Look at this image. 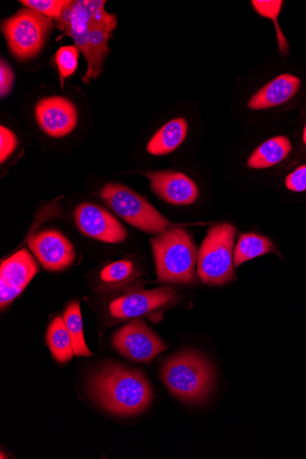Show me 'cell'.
I'll list each match as a JSON object with an SVG mask.
<instances>
[{
    "label": "cell",
    "instance_id": "cell-1",
    "mask_svg": "<svg viewBox=\"0 0 306 459\" xmlns=\"http://www.w3.org/2000/svg\"><path fill=\"white\" fill-rule=\"evenodd\" d=\"M106 4L105 0H73L56 21L57 28L74 39L86 60L83 83H90L101 74L110 53L109 43L117 28V19L105 10Z\"/></svg>",
    "mask_w": 306,
    "mask_h": 459
},
{
    "label": "cell",
    "instance_id": "cell-2",
    "mask_svg": "<svg viewBox=\"0 0 306 459\" xmlns=\"http://www.w3.org/2000/svg\"><path fill=\"white\" fill-rule=\"evenodd\" d=\"M94 399L108 411L133 416L145 411L153 399L144 373L119 363H107L91 379Z\"/></svg>",
    "mask_w": 306,
    "mask_h": 459
},
{
    "label": "cell",
    "instance_id": "cell-3",
    "mask_svg": "<svg viewBox=\"0 0 306 459\" xmlns=\"http://www.w3.org/2000/svg\"><path fill=\"white\" fill-rule=\"evenodd\" d=\"M158 281L189 284L197 281L198 250L189 233L177 226L151 239Z\"/></svg>",
    "mask_w": 306,
    "mask_h": 459
},
{
    "label": "cell",
    "instance_id": "cell-4",
    "mask_svg": "<svg viewBox=\"0 0 306 459\" xmlns=\"http://www.w3.org/2000/svg\"><path fill=\"white\" fill-rule=\"evenodd\" d=\"M161 377L173 396L190 403L204 402L214 382L210 362L203 355L191 351L168 359L162 368Z\"/></svg>",
    "mask_w": 306,
    "mask_h": 459
},
{
    "label": "cell",
    "instance_id": "cell-5",
    "mask_svg": "<svg viewBox=\"0 0 306 459\" xmlns=\"http://www.w3.org/2000/svg\"><path fill=\"white\" fill-rule=\"evenodd\" d=\"M236 228L231 223L209 229L198 252L197 274L207 285H223L236 279L234 245Z\"/></svg>",
    "mask_w": 306,
    "mask_h": 459
},
{
    "label": "cell",
    "instance_id": "cell-6",
    "mask_svg": "<svg viewBox=\"0 0 306 459\" xmlns=\"http://www.w3.org/2000/svg\"><path fill=\"white\" fill-rule=\"evenodd\" d=\"M101 198L127 224L149 234H162L174 227L156 208L134 190L119 184H109Z\"/></svg>",
    "mask_w": 306,
    "mask_h": 459
},
{
    "label": "cell",
    "instance_id": "cell-7",
    "mask_svg": "<svg viewBox=\"0 0 306 459\" xmlns=\"http://www.w3.org/2000/svg\"><path fill=\"white\" fill-rule=\"evenodd\" d=\"M53 28L51 19L27 8L4 21L2 25L9 49L20 61L35 57L45 47Z\"/></svg>",
    "mask_w": 306,
    "mask_h": 459
},
{
    "label": "cell",
    "instance_id": "cell-8",
    "mask_svg": "<svg viewBox=\"0 0 306 459\" xmlns=\"http://www.w3.org/2000/svg\"><path fill=\"white\" fill-rule=\"evenodd\" d=\"M179 302L177 290L171 287H159L153 290H129L112 300L109 310L118 321L149 316L152 320L160 318V313Z\"/></svg>",
    "mask_w": 306,
    "mask_h": 459
},
{
    "label": "cell",
    "instance_id": "cell-9",
    "mask_svg": "<svg viewBox=\"0 0 306 459\" xmlns=\"http://www.w3.org/2000/svg\"><path fill=\"white\" fill-rule=\"evenodd\" d=\"M115 350L127 359L149 364L167 347L142 319L123 325L114 333Z\"/></svg>",
    "mask_w": 306,
    "mask_h": 459
},
{
    "label": "cell",
    "instance_id": "cell-10",
    "mask_svg": "<svg viewBox=\"0 0 306 459\" xmlns=\"http://www.w3.org/2000/svg\"><path fill=\"white\" fill-rule=\"evenodd\" d=\"M39 273V267L28 252L22 248L2 263L0 268V306L8 307L15 300Z\"/></svg>",
    "mask_w": 306,
    "mask_h": 459
},
{
    "label": "cell",
    "instance_id": "cell-11",
    "mask_svg": "<svg viewBox=\"0 0 306 459\" xmlns=\"http://www.w3.org/2000/svg\"><path fill=\"white\" fill-rule=\"evenodd\" d=\"M34 112L40 130L53 138L69 135L78 122L76 107L63 97H50L39 100Z\"/></svg>",
    "mask_w": 306,
    "mask_h": 459
},
{
    "label": "cell",
    "instance_id": "cell-12",
    "mask_svg": "<svg viewBox=\"0 0 306 459\" xmlns=\"http://www.w3.org/2000/svg\"><path fill=\"white\" fill-rule=\"evenodd\" d=\"M74 221L85 236L107 242L120 243L127 238V230L121 223L102 206L81 204L74 212Z\"/></svg>",
    "mask_w": 306,
    "mask_h": 459
},
{
    "label": "cell",
    "instance_id": "cell-13",
    "mask_svg": "<svg viewBox=\"0 0 306 459\" xmlns=\"http://www.w3.org/2000/svg\"><path fill=\"white\" fill-rule=\"evenodd\" d=\"M29 247L42 267L48 271H63L75 260L73 244L55 230L37 233L30 238Z\"/></svg>",
    "mask_w": 306,
    "mask_h": 459
},
{
    "label": "cell",
    "instance_id": "cell-14",
    "mask_svg": "<svg viewBox=\"0 0 306 459\" xmlns=\"http://www.w3.org/2000/svg\"><path fill=\"white\" fill-rule=\"evenodd\" d=\"M152 190L163 201L176 205L194 204L199 197L197 184L180 172L157 171L144 174Z\"/></svg>",
    "mask_w": 306,
    "mask_h": 459
},
{
    "label": "cell",
    "instance_id": "cell-15",
    "mask_svg": "<svg viewBox=\"0 0 306 459\" xmlns=\"http://www.w3.org/2000/svg\"><path fill=\"white\" fill-rule=\"evenodd\" d=\"M301 85L302 81L297 76L281 74L254 94L248 102V108L251 110H262L281 106L298 93Z\"/></svg>",
    "mask_w": 306,
    "mask_h": 459
},
{
    "label": "cell",
    "instance_id": "cell-16",
    "mask_svg": "<svg viewBox=\"0 0 306 459\" xmlns=\"http://www.w3.org/2000/svg\"><path fill=\"white\" fill-rule=\"evenodd\" d=\"M188 134V122L185 117L168 121L151 138L147 152L154 156H162L178 150Z\"/></svg>",
    "mask_w": 306,
    "mask_h": 459
},
{
    "label": "cell",
    "instance_id": "cell-17",
    "mask_svg": "<svg viewBox=\"0 0 306 459\" xmlns=\"http://www.w3.org/2000/svg\"><path fill=\"white\" fill-rule=\"evenodd\" d=\"M292 151V143L286 136L274 137L251 153L247 165L250 169H267L284 161Z\"/></svg>",
    "mask_w": 306,
    "mask_h": 459
},
{
    "label": "cell",
    "instance_id": "cell-18",
    "mask_svg": "<svg viewBox=\"0 0 306 459\" xmlns=\"http://www.w3.org/2000/svg\"><path fill=\"white\" fill-rule=\"evenodd\" d=\"M268 254H277L275 244L268 238L255 233L241 234L234 249L235 268Z\"/></svg>",
    "mask_w": 306,
    "mask_h": 459
},
{
    "label": "cell",
    "instance_id": "cell-19",
    "mask_svg": "<svg viewBox=\"0 0 306 459\" xmlns=\"http://www.w3.org/2000/svg\"><path fill=\"white\" fill-rule=\"evenodd\" d=\"M47 342L57 361L67 363L74 356L70 333L63 316H57L49 325Z\"/></svg>",
    "mask_w": 306,
    "mask_h": 459
},
{
    "label": "cell",
    "instance_id": "cell-20",
    "mask_svg": "<svg viewBox=\"0 0 306 459\" xmlns=\"http://www.w3.org/2000/svg\"><path fill=\"white\" fill-rule=\"evenodd\" d=\"M63 317L70 333L74 356L92 357V352L87 348L83 337L80 304L77 301L72 302L66 308Z\"/></svg>",
    "mask_w": 306,
    "mask_h": 459
},
{
    "label": "cell",
    "instance_id": "cell-21",
    "mask_svg": "<svg viewBox=\"0 0 306 459\" xmlns=\"http://www.w3.org/2000/svg\"><path fill=\"white\" fill-rule=\"evenodd\" d=\"M136 276L137 273L134 264L124 260L107 265L101 273L102 282L109 288L123 286Z\"/></svg>",
    "mask_w": 306,
    "mask_h": 459
},
{
    "label": "cell",
    "instance_id": "cell-22",
    "mask_svg": "<svg viewBox=\"0 0 306 459\" xmlns=\"http://www.w3.org/2000/svg\"><path fill=\"white\" fill-rule=\"evenodd\" d=\"M251 5L258 15L274 21L278 34L277 39L280 50L286 54L288 51L287 40L278 26V16L284 2L282 0H252Z\"/></svg>",
    "mask_w": 306,
    "mask_h": 459
},
{
    "label": "cell",
    "instance_id": "cell-23",
    "mask_svg": "<svg viewBox=\"0 0 306 459\" xmlns=\"http://www.w3.org/2000/svg\"><path fill=\"white\" fill-rule=\"evenodd\" d=\"M27 9L33 10L52 21L58 20L70 4L71 0H22Z\"/></svg>",
    "mask_w": 306,
    "mask_h": 459
},
{
    "label": "cell",
    "instance_id": "cell-24",
    "mask_svg": "<svg viewBox=\"0 0 306 459\" xmlns=\"http://www.w3.org/2000/svg\"><path fill=\"white\" fill-rule=\"evenodd\" d=\"M79 50L75 46L61 48L56 55V62L59 68L62 86L64 80L71 76L78 65Z\"/></svg>",
    "mask_w": 306,
    "mask_h": 459
},
{
    "label": "cell",
    "instance_id": "cell-25",
    "mask_svg": "<svg viewBox=\"0 0 306 459\" xmlns=\"http://www.w3.org/2000/svg\"><path fill=\"white\" fill-rule=\"evenodd\" d=\"M17 146L18 139L15 134L4 126L0 127V162L7 160Z\"/></svg>",
    "mask_w": 306,
    "mask_h": 459
},
{
    "label": "cell",
    "instance_id": "cell-26",
    "mask_svg": "<svg viewBox=\"0 0 306 459\" xmlns=\"http://www.w3.org/2000/svg\"><path fill=\"white\" fill-rule=\"evenodd\" d=\"M285 186L294 193L306 191V164L299 166L297 169L287 176Z\"/></svg>",
    "mask_w": 306,
    "mask_h": 459
},
{
    "label": "cell",
    "instance_id": "cell-27",
    "mask_svg": "<svg viewBox=\"0 0 306 459\" xmlns=\"http://www.w3.org/2000/svg\"><path fill=\"white\" fill-rule=\"evenodd\" d=\"M14 72L10 65L2 59L0 63V96L4 98L10 94L14 83Z\"/></svg>",
    "mask_w": 306,
    "mask_h": 459
},
{
    "label": "cell",
    "instance_id": "cell-28",
    "mask_svg": "<svg viewBox=\"0 0 306 459\" xmlns=\"http://www.w3.org/2000/svg\"><path fill=\"white\" fill-rule=\"evenodd\" d=\"M302 141H303L304 145L306 146V123L304 125Z\"/></svg>",
    "mask_w": 306,
    "mask_h": 459
}]
</instances>
